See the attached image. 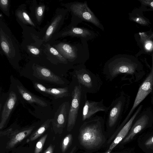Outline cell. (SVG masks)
Here are the masks:
<instances>
[{
    "instance_id": "f546056e",
    "label": "cell",
    "mask_w": 153,
    "mask_h": 153,
    "mask_svg": "<svg viewBox=\"0 0 153 153\" xmlns=\"http://www.w3.org/2000/svg\"><path fill=\"white\" fill-rule=\"evenodd\" d=\"M145 146H151L153 145V136L146 140L145 143Z\"/></svg>"
},
{
    "instance_id": "3957f363",
    "label": "cell",
    "mask_w": 153,
    "mask_h": 153,
    "mask_svg": "<svg viewBox=\"0 0 153 153\" xmlns=\"http://www.w3.org/2000/svg\"><path fill=\"white\" fill-rule=\"evenodd\" d=\"M81 43L60 42L56 46V50L71 65L85 64L90 57L87 41L81 39Z\"/></svg>"
},
{
    "instance_id": "4316f807",
    "label": "cell",
    "mask_w": 153,
    "mask_h": 153,
    "mask_svg": "<svg viewBox=\"0 0 153 153\" xmlns=\"http://www.w3.org/2000/svg\"><path fill=\"white\" fill-rule=\"evenodd\" d=\"M9 2L8 0H1L0 1V6L2 9L6 10H7Z\"/></svg>"
},
{
    "instance_id": "8992f818",
    "label": "cell",
    "mask_w": 153,
    "mask_h": 153,
    "mask_svg": "<svg viewBox=\"0 0 153 153\" xmlns=\"http://www.w3.org/2000/svg\"><path fill=\"white\" fill-rule=\"evenodd\" d=\"M135 69L134 65L128 58L121 55H117L106 62L102 72L107 79L111 81L120 74H133Z\"/></svg>"
},
{
    "instance_id": "7c38bea8",
    "label": "cell",
    "mask_w": 153,
    "mask_h": 153,
    "mask_svg": "<svg viewBox=\"0 0 153 153\" xmlns=\"http://www.w3.org/2000/svg\"><path fill=\"white\" fill-rule=\"evenodd\" d=\"M109 108V106L106 107L104 105L103 99L99 101H95L87 99L83 109L82 122L94 116L97 112H106Z\"/></svg>"
},
{
    "instance_id": "30bf717a",
    "label": "cell",
    "mask_w": 153,
    "mask_h": 153,
    "mask_svg": "<svg viewBox=\"0 0 153 153\" xmlns=\"http://www.w3.org/2000/svg\"><path fill=\"white\" fill-rule=\"evenodd\" d=\"M153 85V56L151 71L143 82L140 87L133 105L128 115L123 121L124 124L128 120L135 108L151 91Z\"/></svg>"
},
{
    "instance_id": "9c48e42d",
    "label": "cell",
    "mask_w": 153,
    "mask_h": 153,
    "mask_svg": "<svg viewBox=\"0 0 153 153\" xmlns=\"http://www.w3.org/2000/svg\"><path fill=\"white\" fill-rule=\"evenodd\" d=\"M124 103V97L121 96L113 100L108 110L105 112L107 125L109 128L113 127L117 123L122 114Z\"/></svg>"
},
{
    "instance_id": "4dcf8cb0",
    "label": "cell",
    "mask_w": 153,
    "mask_h": 153,
    "mask_svg": "<svg viewBox=\"0 0 153 153\" xmlns=\"http://www.w3.org/2000/svg\"><path fill=\"white\" fill-rule=\"evenodd\" d=\"M53 150L52 147L50 146L45 151L44 153H53Z\"/></svg>"
},
{
    "instance_id": "52a82bcc",
    "label": "cell",
    "mask_w": 153,
    "mask_h": 153,
    "mask_svg": "<svg viewBox=\"0 0 153 153\" xmlns=\"http://www.w3.org/2000/svg\"><path fill=\"white\" fill-rule=\"evenodd\" d=\"M11 88L18 98L31 105H36L43 107H47L48 103L42 98L35 95L27 89L21 82L13 76L10 77Z\"/></svg>"
},
{
    "instance_id": "d4e9b609",
    "label": "cell",
    "mask_w": 153,
    "mask_h": 153,
    "mask_svg": "<svg viewBox=\"0 0 153 153\" xmlns=\"http://www.w3.org/2000/svg\"><path fill=\"white\" fill-rule=\"evenodd\" d=\"M148 37L141 42H144V47L146 50L151 51L153 49V42L149 40Z\"/></svg>"
},
{
    "instance_id": "4fadbf2b",
    "label": "cell",
    "mask_w": 153,
    "mask_h": 153,
    "mask_svg": "<svg viewBox=\"0 0 153 153\" xmlns=\"http://www.w3.org/2000/svg\"><path fill=\"white\" fill-rule=\"evenodd\" d=\"M61 36L76 37L88 41L94 38L96 34L93 31L88 28L76 26L67 27L61 33Z\"/></svg>"
},
{
    "instance_id": "7a4b0ae2",
    "label": "cell",
    "mask_w": 153,
    "mask_h": 153,
    "mask_svg": "<svg viewBox=\"0 0 153 153\" xmlns=\"http://www.w3.org/2000/svg\"><path fill=\"white\" fill-rule=\"evenodd\" d=\"M71 78V99L67 123V129L69 131L79 122L82 123V110L87 93L74 78Z\"/></svg>"
},
{
    "instance_id": "9a60e30c",
    "label": "cell",
    "mask_w": 153,
    "mask_h": 153,
    "mask_svg": "<svg viewBox=\"0 0 153 153\" xmlns=\"http://www.w3.org/2000/svg\"><path fill=\"white\" fill-rule=\"evenodd\" d=\"M149 120L147 115L144 114L140 117L135 123L131 127L128 136L124 139L123 143L129 142L147 125Z\"/></svg>"
},
{
    "instance_id": "277c9868",
    "label": "cell",
    "mask_w": 153,
    "mask_h": 153,
    "mask_svg": "<svg viewBox=\"0 0 153 153\" xmlns=\"http://www.w3.org/2000/svg\"><path fill=\"white\" fill-rule=\"evenodd\" d=\"M64 5L71 13V24L67 27H76L83 21L90 23L104 31V27L99 19L88 6L87 2L74 1L65 4Z\"/></svg>"
},
{
    "instance_id": "d6986e66",
    "label": "cell",
    "mask_w": 153,
    "mask_h": 153,
    "mask_svg": "<svg viewBox=\"0 0 153 153\" xmlns=\"http://www.w3.org/2000/svg\"><path fill=\"white\" fill-rule=\"evenodd\" d=\"M16 15L19 19L24 23L35 26L28 15L25 11L19 10L17 12Z\"/></svg>"
},
{
    "instance_id": "2e32d148",
    "label": "cell",
    "mask_w": 153,
    "mask_h": 153,
    "mask_svg": "<svg viewBox=\"0 0 153 153\" xmlns=\"http://www.w3.org/2000/svg\"><path fill=\"white\" fill-rule=\"evenodd\" d=\"M71 86L70 83L68 85L62 88H47L44 94L50 95L53 96L55 99H57L71 97Z\"/></svg>"
},
{
    "instance_id": "7402d4cb",
    "label": "cell",
    "mask_w": 153,
    "mask_h": 153,
    "mask_svg": "<svg viewBox=\"0 0 153 153\" xmlns=\"http://www.w3.org/2000/svg\"><path fill=\"white\" fill-rule=\"evenodd\" d=\"M72 139V135L68 134L63 139L62 143V150L63 152H65L67 148L70 144Z\"/></svg>"
},
{
    "instance_id": "44dd1931",
    "label": "cell",
    "mask_w": 153,
    "mask_h": 153,
    "mask_svg": "<svg viewBox=\"0 0 153 153\" xmlns=\"http://www.w3.org/2000/svg\"><path fill=\"white\" fill-rule=\"evenodd\" d=\"M1 46L4 52L7 55H9L11 52L10 43L6 39L3 35H1Z\"/></svg>"
},
{
    "instance_id": "83f0119b",
    "label": "cell",
    "mask_w": 153,
    "mask_h": 153,
    "mask_svg": "<svg viewBox=\"0 0 153 153\" xmlns=\"http://www.w3.org/2000/svg\"><path fill=\"white\" fill-rule=\"evenodd\" d=\"M28 49L29 51L32 54L37 55L40 53L39 50L37 48L32 46H29Z\"/></svg>"
},
{
    "instance_id": "cb8c5ba5",
    "label": "cell",
    "mask_w": 153,
    "mask_h": 153,
    "mask_svg": "<svg viewBox=\"0 0 153 153\" xmlns=\"http://www.w3.org/2000/svg\"><path fill=\"white\" fill-rule=\"evenodd\" d=\"M45 7L41 5L37 7L36 10V15L38 21H40L42 19L44 13Z\"/></svg>"
},
{
    "instance_id": "603a6c76",
    "label": "cell",
    "mask_w": 153,
    "mask_h": 153,
    "mask_svg": "<svg viewBox=\"0 0 153 153\" xmlns=\"http://www.w3.org/2000/svg\"><path fill=\"white\" fill-rule=\"evenodd\" d=\"M47 137L45 135L42 137L36 143L35 153H39L43 148V145Z\"/></svg>"
},
{
    "instance_id": "8fae6325",
    "label": "cell",
    "mask_w": 153,
    "mask_h": 153,
    "mask_svg": "<svg viewBox=\"0 0 153 153\" xmlns=\"http://www.w3.org/2000/svg\"><path fill=\"white\" fill-rule=\"evenodd\" d=\"M18 98L16 93L11 90L2 107L1 114L0 128H2L8 121L16 105Z\"/></svg>"
},
{
    "instance_id": "1f68e13d",
    "label": "cell",
    "mask_w": 153,
    "mask_h": 153,
    "mask_svg": "<svg viewBox=\"0 0 153 153\" xmlns=\"http://www.w3.org/2000/svg\"><path fill=\"white\" fill-rule=\"evenodd\" d=\"M153 37V33L152 34V35L149 37V39H151Z\"/></svg>"
},
{
    "instance_id": "484cf974",
    "label": "cell",
    "mask_w": 153,
    "mask_h": 153,
    "mask_svg": "<svg viewBox=\"0 0 153 153\" xmlns=\"http://www.w3.org/2000/svg\"><path fill=\"white\" fill-rule=\"evenodd\" d=\"M131 19L141 25H146L148 24V22L141 16H139L135 17H131Z\"/></svg>"
},
{
    "instance_id": "f1b7e54d",
    "label": "cell",
    "mask_w": 153,
    "mask_h": 153,
    "mask_svg": "<svg viewBox=\"0 0 153 153\" xmlns=\"http://www.w3.org/2000/svg\"><path fill=\"white\" fill-rule=\"evenodd\" d=\"M142 4L148 5L153 9V0H140Z\"/></svg>"
},
{
    "instance_id": "ffe728a7",
    "label": "cell",
    "mask_w": 153,
    "mask_h": 153,
    "mask_svg": "<svg viewBox=\"0 0 153 153\" xmlns=\"http://www.w3.org/2000/svg\"><path fill=\"white\" fill-rule=\"evenodd\" d=\"M52 119H49L46 121L33 135L31 138L32 140H35L40 135L43 133L46 129L48 127L49 123L52 121Z\"/></svg>"
},
{
    "instance_id": "e0dca14e",
    "label": "cell",
    "mask_w": 153,
    "mask_h": 153,
    "mask_svg": "<svg viewBox=\"0 0 153 153\" xmlns=\"http://www.w3.org/2000/svg\"><path fill=\"white\" fill-rule=\"evenodd\" d=\"M67 10H64L60 14L58 15L53 20L48 28L45 33V39H48L52 36L57 27L62 24Z\"/></svg>"
},
{
    "instance_id": "ba28073f",
    "label": "cell",
    "mask_w": 153,
    "mask_h": 153,
    "mask_svg": "<svg viewBox=\"0 0 153 153\" xmlns=\"http://www.w3.org/2000/svg\"><path fill=\"white\" fill-rule=\"evenodd\" d=\"M33 75L39 79L64 87L70 83L65 78L56 75L46 68L39 65H37L34 68Z\"/></svg>"
},
{
    "instance_id": "ac0fdd59",
    "label": "cell",
    "mask_w": 153,
    "mask_h": 153,
    "mask_svg": "<svg viewBox=\"0 0 153 153\" xmlns=\"http://www.w3.org/2000/svg\"><path fill=\"white\" fill-rule=\"evenodd\" d=\"M32 130V129L27 130L17 134L10 141L9 146L12 147L16 143L21 141Z\"/></svg>"
},
{
    "instance_id": "5b68a950",
    "label": "cell",
    "mask_w": 153,
    "mask_h": 153,
    "mask_svg": "<svg viewBox=\"0 0 153 153\" xmlns=\"http://www.w3.org/2000/svg\"><path fill=\"white\" fill-rule=\"evenodd\" d=\"M73 70L69 72L82 88L88 93L98 92L102 82L98 74H95L86 68L85 64L74 66Z\"/></svg>"
},
{
    "instance_id": "5bb4252c",
    "label": "cell",
    "mask_w": 153,
    "mask_h": 153,
    "mask_svg": "<svg viewBox=\"0 0 153 153\" xmlns=\"http://www.w3.org/2000/svg\"><path fill=\"white\" fill-rule=\"evenodd\" d=\"M142 107V105H141L138 108L131 118L120 130L110 146L108 149L104 153H111L113 149L124 138L131 129L134 120L141 109Z\"/></svg>"
},
{
    "instance_id": "6da1fadb",
    "label": "cell",
    "mask_w": 153,
    "mask_h": 153,
    "mask_svg": "<svg viewBox=\"0 0 153 153\" xmlns=\"http://www.w3.org/2000/svg\"><path fill=\"white\" fill-rule=\"evenodd\" d=\"M104 121L102 117L96 115L82 123L80 128L79 139L84 147L91 149L101 144L103 140L102 129Z\"/></svg>"
}]
</instances>
